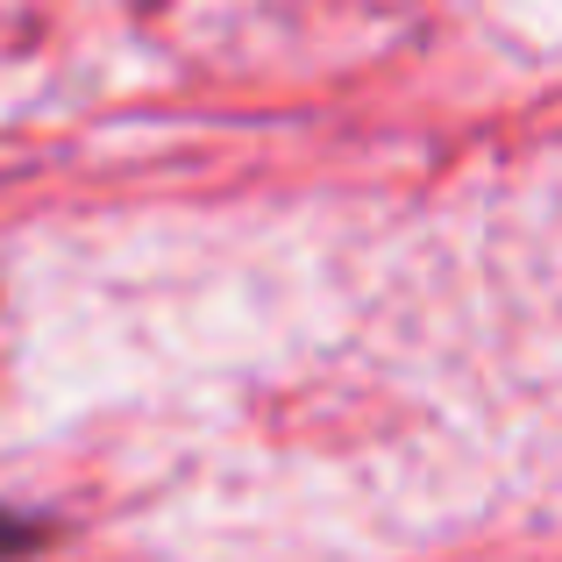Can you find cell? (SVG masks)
I'll return each instance as SVG.
<instances>
[{
  "label": "cell",
  "mask_w": 562,
  "mask_h": 562,
  "mask_svg": "<svg viewBox=\"0 0 562 562\" xmlns=\"http://www.w3.org/2000/svg\"><path fill=\"white\" fill-rule=\"evenodd\" d=\"M8 541H22V535H14V527H8V520H0V549H8Z\"/></svg>",
  "instance_id": "6da1fadb"
}]
</instances>
